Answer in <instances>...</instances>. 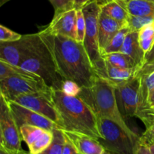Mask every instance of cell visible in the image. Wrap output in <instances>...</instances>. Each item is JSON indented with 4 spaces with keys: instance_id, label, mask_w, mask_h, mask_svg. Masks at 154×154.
<instances>
[{
    "instance_id": "obj_1",
    "label": "cell",
    "mask_w": 154,
    "mask_h": 154,
    "mask_svg": "<svg viewBox=\"0 0 154 154\" xmlns=\"http://www.w3.org/2000/svg\"><path fill=\"white\" fill-rule=\"evenodd\" d=\"M51 51L59 73L64 79L78 83L81 88H91L97 73L84 44L75 39L55 35L46 28L39 32Z\"/></svg>"
},
{
    "instance_id": "obj_8",
    "label": "cell",
    "mask_w": 154,
    "mask_h": 154,
    "mask_svg": "<svg viewBox=\"0 0 154 154\" xmlns=\"http://www.w3.org/2000/svg\"><path fill=\"white\" fill-rule=\"evenodd\" d=\"M43 42L39 33L23 36L20 40L12 42H0V60L14 66L31 57Z\"/></svg>"
},
{
    "instance_id": "obj_2",
    "label": "cell",
    "mask_w": 154,
    "mask_h": 154,
    "mask_svg": "<svg viewBox=\"0 0 154 154\" xmlns=\"http://www.w3.org/2000/svg\"><path fill=\"white\" fill-rule=\"evenodd\" d=\"M52 98L63 124V130L81 133L96 140L101 138L98 117L93 109L80 97L69 96L54 90Z\"/></svg>"
},
{
    "instance_id": "obj_33",
    "label": "cell",
    "mask_w": 154,
    "mask_h": 154,
    "mask_svg": "<svg viewBox=\"0 0 154 154\" xmlns=\"http://www.w3.org/2000/svg\"><path fill=\"white\" fill-rule=\"evenodd\" d=\"M145 126L146 130L140 136L139 141L147 146H150L151 144H154V122L147 124Z\"/></svg>"
},
{
    "instance_id": "obj_43",
    "label": "cell",
    "mask_w": 154,
    "mask_h": 154,
    "mask_svg": "<svg viewBox=\"0 0 154 154\" xmlns=\"http://www.w3.org/2000/svg\"><path fill=\"white\" fill-rule=\"evenodd\" d=\"M149 147H150V149H151L152 152H153V153H154V144H151V145H150V146H149Z\"/></svg>"
},
{
    "instance_id": "obj_4",
    "label": "cell",
    "mask_w": 154,
    "mask_h": 154,
    "mask_svg": "<svg viewBox=\"0 0 154 154\" xmlns=\"http://www.w3.org/2000/svg\"><path fill=\"white\" fill-rule=\"evenodd\" d=\"M101 138L98 140L105 150L113 154H136L140 136L129 134L117 123L105 117H98Z\"/></svg>"
},
{
    "instance_id": "obj_38",
    "label": "cell",
    "mask_w": 154,
    "mask_h": 154,
    "mask_svg": "<svg viewBox=\"0 0 154 154\" xmlns=\"http://www.w3.org/2000/svg\"><path fill=\"white\" fill-rule=\"evenodd\" d=\"M90 1H91V0H75V9H76V10L82 9V8L84 7Z\"/></svg>"
},
{
    "instance_id": "obj_26",
    "label": "cell",
    "mask_w": 154,
    "mask_h": 154,
    "mask_svg": "<svg viewBox=\"0 0 154 154\" xmlns=\"http://www.w3.org/2000/svg\"><path fill=\"white\" fill-rule=\"evenodd\" d=\"M53 131L45 130V132L31 145L29 146L30 154H42L46 150L52 143Z\"/></svg>"
},
{
    "instance_id": "obj_46",
    "label": "cell",
    "mask_w": 154,
    "mask_h": 154,
    "mask_svg": "<svg viewBox=\"0 0 154 154\" xmlns=\"http://www.w3.org/2000/svg\"><path fill=\"white\" fill-rule=\"evenodd\" d=\"M29 154H30V153H29Z\"/></svg>"
},
{
    "instance_id": "obj_44",
    "label": "cell",
    "mask_w": 154,
    "mask_h": 154,
    "mask_svg": "<svg viewBox=\"0 0 154 154\" xmlns=\"http://www.w3.org/2000/svg\"><path fill=\"white\" fill-rule=\"evenodd\" d=\"M103 154H113V153H111V152H108V151H107V150H105V152H103Z\"/></svg>"
},
{
    "instance_id": "obj_14",
    "label": "cell",
    "mask_w": 154,
    "mask_h": 154,
    "mask_svg": "<svg viewBox=\"0 0 154 154\" xmlns=\"http://www.w3.org/2000/svg\"><path fill=\"white\" fill-rule=\"evenodd\" d=\"M63 131L80 154H103L105 152V148L96 139L81 133Z\"/></svg>"
},
{
    "instance_id": "obj_9",
    "label": "cell",
    "mask_w": 154,
    "mask_h": 154,
    "mask_svg": "<svg viewBox=\"0 0 154 154\" xmlns=\"http://www.w3.org/2000/svg\"><path fill=\"white\" fill-rule=\"evenodd\" d=\"M0 91L1 95L6 100L11 101L20 95L52 93L54 90L40 80L23 77H9L0 79Z\"/></svg>"
},
{
    "instance_id": "obj_45",
    "label": "cell",
    "mask_w": 154,
    "mask_h": 154,
    "mask_svg": "<svg viewBox=\"0 0 154 154\" xmlns=\"http://www.w3.org/2000/svg\"><path fill=\"white\" fill-rule=\"evenodd\" d=\"M147 1H151V2H154V0H147Z\"/></svg>"
},
{
    "instance_id": "obj_20",
    "label": "cell",
    "mask_w": 154,
    "mask_h": 154,
    "mask_svg": "<svg viewBox=\"0 0 154 154\" xmlns=\"http://www.w3.org/2000/svg\"><path fill=\"white\" fill-rule=\"evenodd\" d=\"M102 58L104 59V60L108 62L110 64L116 66V67L123 68V69H137L134 60L129 55L121 52V51L103 54Z\"/></svg>"
},
{
    "instance_id": "obj_7",
    "label": "cell",
    "mask_w": 154,
    "mask_h": 154,
    "mask_svg": "<svg viewBox=\"0 0 154 154\" xmlns=\"http://www.w3.org/2000/svg\"><path fill=\"white\" fill-rule=\"evenodd\" d=\"M0 104V149L14 154H29L22 149L20 131L2 95Z\"/></svg>"
},
{
    "instance_id": "obj_31",
    "label": "cell",
    "mask_w": 154,
    "mask_h": 154,
    "mask_svg": "<svg viewBox=\"0 0 154 154\" xmlns=\"http://www.w3.org/2000/svg\"><path fill=\"white\" fill-rule=\"evenodd\" d=\"M61 91L69 96L78 97L82 91V88L72 80L66 79L63 82Z\"/></svg>"
},
{
    "instance_id": "obj_32",
    "label": "cell",
    "mask_w": 154,
    "mask_h": 154,
    "mask_svg": "<svg viewBox=\"0 0 154 154\" xmlns=\"http://www.w3.org/2000/svg\"><path fill=\"white\" fill-rule=\"evenodd\" d=\"M22 36V35L12 31L3 25L0 26V42H16L20 40Z\"/></svg>"
},
{
    "instance_id": "obj_34",
    "label": "cell",
    "mask_w": 154,
    "mask_h": 154,
    "mask_svg": "<svg viewBox=\"0 0 154 154\" xmlns=\"http://www.w3.org/2000/svg\"><path fill=\"white\" fill-rule=\"evenodd\" d=\"M137 117L139 118L145 125L154 122V107L141 110L138 112Z\"/></svg>"
},
{
    "instance_id": "obj_17",
    "label": "cell",
    "mask_w": 154,
    "mask_h": 154,
    "mask_svg": "<svg viewBox=\"0 0 154 154\" xmlns=\"http://www.w3.org/2000/svg\"><path fill=\"white\" fill-rule=\"evenodd\" d=\"M129 14L154 19V2L147 0H117Z\"/></svg>"
},
{
    "instance_id": "obj_21",
    "label": "cell",
    "mask_w": 154,
    "mask_h": 154,
    "mask_svg": "<svg viewBox=\"0 0 154 154\" xmlns=\"http://www.w3.org/2000/svg\"><path fill=\"white\" fill-rule=\"evenodd\" d=\"M139 77H141L139 107V111H141L147 107L149 98L154 90V72Z\"/></svg>"
},
{
    "instance_id": "obj_28",
    "label": "cell",
    "mask_w": 154,
    "mask_h": 154,
    "mask_svg": "<svg viewBox=\"0 0 154 154\" xmlns=\"http://www.w3.org/2000/svg\"><path fill=\"white\" fill-rule=\"evenodd\" d=\"M153 22H154V19L152 18L133 16V15L129 14L127 21H126V24L130 29V31L138 32L144 26Z\"/></svg>"
},
{
    "instance_id": "obj_12",
    "label": "cell",
    "mask_w": 154,
    "mask_h": 154,
    "mask_svg": "<svg viewBox=\"0 0 154 154\" xmlns=\"http://www.w3.org/2000/svg\"><path fill=\"white\" fill-rule=\"evenodd\" d=\"M6 101L19 128L23 125H35L48 131H53L54 128H60L55 122L51 121L48 118L26 107H23L14 101H8V100Z\"/></svg>"
},
{
    "instance_id": "obj_30",
    "label": "cell",
    "mask_w": 154,
    "mask_h": 154,
    "mask_svg": "<svg viewBox=\"0 0 154 154\" xmlns=\"http://www.w3.org/2000/svg\"><path fill=\"white\" fill-rule=\"evenodd\" d=\"M52 5L54 6L55 13L58 14L62 12L75 9V0H49Z\"/></svg>"
},
{
    "instance_id": "obj_36",
    "label": "cell",
    "mask_w": 154,
    "mask_h": 154,
    "mask_svg": "<svg viewBox=\"0 0 154 154\" xmlns=\"http://www.w3.org/2000/svg\"><path fill=\"white\" fill-rule=\"evenodd\" d=\"M154 72V60L153 61L147 63L141 68V70L138 72V76H141V75H148V74L152 73Z\"/></svg>"
},
{
    "instance_id": "obj_37",
    "label": "cell",
    "mask_w": 154,
    "mask_h": 154,
    "mask_svg": "<svg viewBox=\"0 0 154 154\" xmlns=\"http://www.w3.org/2000/svg\"><path fill=\"white\" fill-rule=\"evenodd\" d=\"M136 154H154L150 149L149 146L144 143L138 142V146L136 149Z\"/></svg>"
},
{
    "instance_id": "obj_29",
    "label": "cell",
    "mask_w": 154,
    "mask_h": 154,
    "mask_svg": "<svg viewBox=\"0 0 154 154\" xmlns=\"http://www.w3.org/2000/svg\"><path fill=\"white\" fill-rule=\"evenodd\" d=\"M76 41L84 44L86 34V21L82 10H77L76 21Z\"/></svg>"
},
{
    "instance_id": "obj_23",
    "label": "cell",
    "mask_w": 154,
    "mask_h": 154,
    "mask_svg": "<svg viewBox=\"0 0 154 154\" xmlns=\"http://www.w3.org/2000/svg\"><path fill=\"white\" fill-rule=\"evenodd\" d=\"M138 41L145 55H147L154 45V22L144 26L138 31Z\"/></svg>"
},
{
    "instance_id": "obj_18",
    "label": "cell",
    "mask_w": 154,
    "mask_h": 154,
    "mask_svg": "<svg viewBox=\"0 0 154 154\" xmlns=\"http://www.w3.org/2000/svg\"><path fill=\"white\" fill-rule=\"evenodd\" d=\"M105 77L104 79L112 83L115 87L138 76V71L136 69H123L112 66L105 60Z\"/></svg>"
},
{
    "instance_id": "obj_24",
    "label": "cell",
    "mask_w": 154,
    "mask_h": 154,
    "mask_svg": "<svg viewBox=\"0 0 154 154\" xmlns=\"http://www.w3.org/2000/svg\"><path fill=\"white\" fill-rule=\"evenodd\" d=\"M130 32V29L128 27L127 24L123 26L118 32L115 34V36L112 38L108 45H107L106 48L104 49L102 53V57L103 54H109V53L113 52H118L120 51L123 47L124 41L126 39V36L128 33Z\"/></svg>"
},
{
    "instance_id": "obj_40",
    "label": "cell",
    "mask_w": 154,
    "mask_h": 154,
    "mask_svg": "<svg viewBox=\"0 0 154 154\" xmlns=\"http://www.w3.org/2000/svg\"><path fill=\"white\" fill-rule=\"evenodd\" d=\"M152 107H154V90L151 93V95H150V98H149L148 105H147V108H152ZM147 108H145V109H147Z\"/></svg>"
},
{
    "instance_id": "obj_5",
    "label": "cell",
    "mask_w": 154,
    "mask_h": 154,
    "mask_svg": "<svg viewBox=\"0 0 154 154\" xmlns=\"http://www.w3.org/2000/svg\"><path fill=\"white\" fill-rule=\"evenodd\" d=\"M86 21V34L84 45L98 75L105 77V63L102 58L99 43V19L101 6L95 0L82 8Z\"/></svg>"
},
{
    "instance_id": "obj_11",
    "label": "cell",
    "mask_w": 154,
    "mask_h": 154,
    "mask_svg": "<svg viewBox=\"0 0 154 154\" xmlns=\"http://www.w3.org/2000/svg\"><path fill=\"white\" fill-rule=\"evenodd\" d=\"M140 88L141 77L139 76L115 87L117 104L123 118L138 116L140 107Z\"/></svg>"
},
{
    "instance_id": "obj_42",
    "label": "cell",
    "mask_w": 154,
    "mask_h": 154,
    "mask_svg": "<svg viewBox=\"0 0 154 154\" xmlns=\"http://www.w3.org/2000/svg\"><path fill=\"white\" fill-rule=\"evenodd\" d=\"M0 154H14V153H11V152H7V151L4 150V149H0Z\"/></svg>"
},
{
    "instance_id": "obj_3",
    "label": "cell",
    "mask_w": 154,
    "mask_h": 154,
    "mask_svg": "<svg viewBox=\"0 0 154 154\" xmlns=\"http://www.w3.org/2000/svg\"><path fill=\"white\" fill-rule=\"evenodd\" d=\"M80 98L94 111L97 117L109 119L132 135L138 134L129 128L117 104L115 86L105 79L97 75L91 88H82Z\"/></svg>"
},
{
    "instance_id": "obj_16",
    "label": "cell",
    "mask_w": 154,
    "mask_h": 154,
    "mask_svg": "<svg viewBox=\"0 0 154 154\" xmlns=\"http://www.w3.org/2000/svg\"><path fill=\"white\" fill-rule=\"evenodd\" d=\"M120 51L129 55L134 60L138 73L145 65L146 56L138 41V32L130 31L128 33Z\"/></svg>"
},
{
    "instance_id": "obj_19",
    "label": "cell",
    "mask_w": 154,
    "mask_h": 154,
    "mask_svg": "<svg viewBox=\"0 0 154 154\" xmlns=\"http://www.w3.org/2000/svg\"><path fill=\"white\" fill-rule=\"evenodd\" d=\"M9 77H23L43 81L35 74L23 69L20 66H14L2 60H0V79ZM44 82V81H43Z\"/></svg>"
},
{
    "instance_id": "obj_15",
    "label": "cell",
    "mask_w": 154,
    "mask_h": 154,
    "mask_svg": "<svg viewBox=\"0 0 154 154\" xmlns=\"http://www.w3.org/2000/svg\"><path fill=\"white\" fill-rule=\"evenodd\" d=\"M125 25L101 11L99 19V43L101 54L116 33Z\"/></svg>"
},
{
    "instance_id": "obj_10",
    "label": "cell",
    "mask_w": 154,
    "mask_h": 154,
    "mask_svg": "<svg viewBox=\"0 0 154 154\" xmlns=\"http://www.w3.org/2000/svg\"><path fill=\"white\" fill-rule=\"evenodd\" d=\"M11 101L48 118L63 130V121L53 101L52 93H36L20 95Z\"/></svg>"
},
{
    "instance_id": "obj_25",
    "label": "cell",
    "mask_w": 154,
    "mask_h": 154,
    "mask_svg": "<svg viewBox=\"0 0 154 154\" xmlns=\"http://www.w3.org/2000/svg\"><path fill=\"white\" fill-rule=\"evenodd\" d=\"M52 143H51L48 149L44 151L42 154H62L63 150L65 141H66V136L64 132L60 128H54L53 130Z\"/></svg>"
},
{
    "instance_id": "obj_13",
    "label": "cell",
    "mask_w": 154,
    "mask_h": 154,
    "mask_svg": "<svg viewBox=\"0 0 154 154\" xmlns=\"http://www.w3.org/2000/svg\"><path fill=\"white\" fill-rule=\"evenodd\" d=\"M76 21L77 10L72 9L54 14L52 21L46 29L53 34L60 35L76 40Z\"/></svg>"
},
{
    "instance_id": "obj_6",
    "label": "cell",
    "mask_w": 154,
    "mask_h": 154,
    "mask_svg": "<svg viewBox=\"0 0 154 154\" xmlns=\"http://www.w3.org/2000/svg\"><path fill=\"white\" fill-rule=\"evenodd\" d=\"M20 66L40 77L52 90H61L66 80L59 73L51 51L44 41L34 54L23 60Z\"/></svg>"
},
{
    "instance_id": "obj_22",
    "label": "cell",
    "mask_w": 154,
    "mask_h": 154,
    "mask_svg": "<svg viewBox=\"0 0 154 154\" xmlns=\"http://www.w3.org/2000/svg\"><path fill=\"white\" fill-rule=\"evenodd\" d=\"M101 11L109 18L123 24H126L129 13L117 1L112 2L101 7Z\"/></svg>"
},
{
    "instance_id": "obj_35",
    "label": "cell",
    "mask_w": 154,
    "mask_h": 154,
    "mask_svg": "<svg viewBox=\"0 0 154 154\" xmlns=\"http://www.w3.org/2000/svg\"><path fill=\"white\" fill-rule=\"evenodd\" d=\"M66 136V135H65ZM62 154H80L72 142L66 136V141Z\"/></svg>"
},
{
    "instance_id": "obj_27",
    "label": "cell",
    "mask_w": 154,
    "mask_h": 154,
    "mask_svg": "<svg viewBox=\"0 0 154 154\" xmlns=\"http://www.w3.org/2000/svg\"><path fill=\"white\" fill-rule=\"evenodd\" d=\"M20 131L23 140L26 142L29 147L45 132V129L35 125H23L20 128Z\"/></svg>"
},
{
    "instance_id": "obj_39",
    "label": "cell",
    "mask_w": 154,
    "mask_h": 154,
    "mask_svg": "<svg viewBox=\"0 0 154 154\" xmlns=\"http://www.w3.org/2000/svg\"><path fill=\"white\" fill-rule=\"evenodd\" d=\"M154 60V45L153 48L151 49V51L148 53V54L146 55L145 57V64L147 63H150V62L153 61Z\"/></svg>"
},
{
    "instance_id": "obj_41",
    "label": "cell",
    "mask_w": 154,
    "mask_h": 154,
    "mask_svg": "<svg viewBox=\"0 0 154 154\" xmlns=\"http://www.w3.org/2000/svg\"><path fill=\"white\" fill-rule=\"evenodd\" d=\"M95 1H96V2L101 6V7H102V6L108 4V3L112 2L117 1V0H95Z\"/></svg>"
}]
</instances>
